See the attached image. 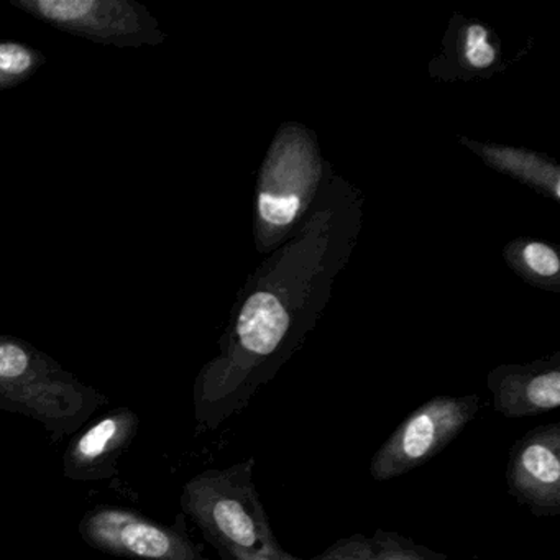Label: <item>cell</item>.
Segmentation results:
<instances>
[{
	"label": "cell",
	"mask_w": 560,
	"mask_h": 560,
	"mask_svg": "<svg viewBox=\"0 0 560 560\" xmlns=\"http://www.w3.org/2000/svg\"><path fill=\"white\" fill-rule=\"evenodd\" d=\"M47 63L44 51L21 44L0 42V93L27 83Z\"/></svg>",
	"instance_id": "10"
},
{
	"label": "cell",
	"mask_w": 560,
	"mask_h": 560,
	"mask_svg": "<svg viewBox=\"0 0 560 560\" xmlns=\"http://www.w3.org/2000/svg\"><path fill=\"white\" fill-rule=\"evenodd\" d=\"M370 540L373 560H447L444 553L435 552L395 530L376 529Z\"/></svg>",
	"instance_id": "11"
},
{
	"label": "cell",
	"mask_w": 560,
	"mask_h": 560,
	"mask_svg": "<svg viewBox=\"0 0 560 560\" xmlns=\"http://www.w3.org/2000/svg\"><path fill=\"white\" fill-rule=\"evenodd\" d=\"M314 560H373L372 540L362 533L343 537Z\"/></svg>",
	"instance_id": "12"
},
{
	"label": "cell",
	"mask_w": 560,
	"mask_h": 560,
	"mask_svg": "<svg viewBox=\"0 0 560 560\" xmlns=\"http://www.w3.org/2000/svg\"><path fill=\"white\" fill-rule=\"evenodd\" d=\"M48 27L117 48L159 47L160 22L137 0H9Z\"/></svg>",
	"instance_id": "3"
},
{
	"label": "cell",
	"mask_w": 560,
	"mask_h": 560,
	"mask_svg": "<svg viewBox=\"0 0 560 560\" xmlns=\"http://www.w3.org/2000/svg\"><path fill=\"white\" fill-rule=\"evenodd\" d=\"M465 58L474 68H488L493 65L497 54L488 44V34L481 25H470L465 35Z\"/></svg>",
	"instance_id": "13"
},
{
	"label": "cell",
	"mask_w": 560,
	"mask_h": 560,
	"mask_svg": "<svg viewBox=\"0 0 560 560\" xmlns=\"http://www.w3.org/2000/svg\"><path fill=\"white\" fill-rule=\"evenodd\" d=\"M109 402L27 340L0 336V409L38 422L51 441L77 434Z\"/></svg>",
	"instance_id": "2"
},
{
	"label": "cell",
	"mask_w": 560,
	"mask_h": 560,
	"mask_svg": "<svg viewBox=\"0 0 560 560\" xmlns=\"http://www.w3.org/2000/svg\"><path fill=\"white\" fill-rule=\"evenodd\" d=\"M480 411L478 396H435L411 412L370 462L373 480L409 474L441 454Z\"/></svg>",
	"instance_id": "4"
},
{
	"label": "cell",
	"mask_w": 560,
	"mask_h": 560,
	"mask_svg": "<svg viewBox=\"0 0 560 560\" xmlns=\"http://www.w3.org/2000/svg\"><path fill=\"white\" fill-rule=\"evenodd\" d=\"M267 173L258 196L261 221L273 228H287L296 219L304 192L310 188L311 172L303 156H278Z\"/></svg>",
	"instance_id": "9"
},
{
	"label": "cell",
	"mask_w": 560,
	"mask_h": 560,
	"mask_svg": "<svg viewBox=\"0 0 560 560\" xmlns=\"http://www.w3.org/2000/svg\"><path fill=\"white\" fill-rule=\"evenodd\" d=\"M255 458L208 468L183 487L182 511L222 560H300L275 537L254 480Z\"/></svg>",
	"instance_id": "1"
},
{
	"label": "cell",
	"mask_w": 560,
	"mask_h": 560,
	"mask_svg": "<svg viewBox=\"0 0 560 560\" xmlns=\"http://www.w3.org/2000/svg\"><path fill=\"white\" fill-rule=\"evenodd\" d=\"M524 264L539 277H556L560 270L559 257L552 248L539 242H530L523 250Z\"/></svg>",
	"instance_id": "14"
},
{
	"label": "cell",
	"mask_w": 560,
	"mask_h": 560,
	"mask_svg": "<svg viewBox=\"0 0 560 560\" xmlns=\"http://www.w3.org/2000/svg\"><path fill=\"white\" fill-rule=\"evenodd\" d=\"M140 418L133 409L116 408L77 435L63 455L68 480L93 483L119 475V462L139 434Z\"/></svg>",
	"instance_id": "7"
},
{
	"label": "cell",
	"mask_w": 560,
	"mask_h": 560,
	"mask_svg": "<svg viewBox=\"0 0 560 560\" xmlns=\"http://www.w3.org/2000/svg\"><path fill=\"white\" fill-rule=\"evenodd\" d=\"M494 411L508 419L556 411L560 406V365L500 366L488 376Z\"/></svg>",
	"instance_id": "8"
},
{
	"label": "cell",
	"mask_w": 560,
	"mask_h": 560,
	"mask_svg": "<svg viewBox=\"0 0 560 560\" xmlns=\"http://www.w3.org/2000/svg\"><path fill=\"white\" fill-rule=\"evenodd\" d=\"M511 497L536 517L560 514V422L537 425L517 439L506 464Z\"/></svg>",
	"instance_id": "6"
},
{
	"label": "cell",
	"mask_w": 560,
	"mask_h": 560,
	"mask_svg": "<svg viewBox=\"0 0 560 560\" xmlns=\"http://www.w3.org/2000/svg\"><path fill=\"white\" fill-rule=\"evenodd\" d=\"M78 533L88 546L120 559L209 560L186 533L183 521L165 526L127 508L96 506L86 511Z\"/></svg>",
	"instance_id": "5"
}]
</instances>
